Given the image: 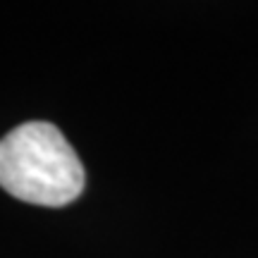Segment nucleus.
<instances>
[{"mask_svg": "<svg viewBox=\"0 0 258 258\" xmlns=\"http://www.w3.org/2000/svg\"><path fill=\"white\" fill-rule=\"evenodd\" d=\"M86 172L70 141L50 122H24L0 139V186L24 203L60 208L77 201Z\"/></svg>", "mask_w": 258, "mask_h": 258, "instance_id": "1", "label": "nucleus"}]
</instances>
